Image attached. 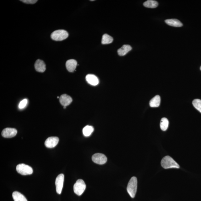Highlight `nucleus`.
<instances>
[{"instance_id": "27", "label": "nucleus", "mask_w": 201, "mask_h": 201, "mask_svg": "<svg viewBox=\"0 0 201 201\" xmlns=\"http://www.w3.org/2000/svg\"><path fill=\"white\" fill-rule=\"evenodd\" d=\"M200 70H201V67H200Z\"/></svg>"}, {"instance_id": "20", "label": "nucleus", "mask_w": 201, "mask_h": 201, "mask_svg": "<svg viewBox=\"0 0 201 201\" xmlns=\"http://www.w3.org/2000/svg\"><path fill=\"white\" fill-rule=\"evenodd\" d=\"M113 39L112 37L107 34H104L103 36L101 43L103 45L109 44L113 42Z\"/></svg>"}, {"instance_id": "21", "label": "nucleus", "mask_w": 201, "mask_h": 201, "mask_svg": "<svg viewBox=\"0 0 201 201\" xmlns=\"http://www.w3.org/2000/svg\"><path fill=\"white\" fill-rule=\"evenodd\" d=\"M169 121L166 118H162L161 119L160 122V127L161 130L166 131L168 128Z\"/></svg>"}, {"instance_id": "23", "label": "nucleus", "mask_w": 201, "mask_h": 201, "mask_svg": "<svg viewBox=\"0 0 201 201\" xmlns=\"http://www.w3.org/2000/svg\"><path fill=\"white\" fill-rule=\"evenodd\" d=\"M28 101L27 99H24L23 100L21 101L19 105V108L20 109H23L27 104Z\"/></svg>"}, {"instance_id": "9", "label": "nucleus", "mask_w": 201, "mask_h": 201, "mask_svg": "<svg viewBox=\"0 0 201 201\" xmlns=\"http://www.w3.org/2000/svg\"><path fill=\"white\" fill-rule=\"evenodd\" d=\"M59 142V139L58 137H50L45 140V145L47 148H53L58 144Z\"/></svg>"}, {"instance_id": "12", "label": "nucleus", "mask_w": 201, "mask_h": 201, "mask_svg": "<svg viewBox=\"0 0 201 201\" xmlns=\"http://www.w3.org/2000/svg\"><path fill=\"white\" fill-rule=\"evenodd\" d=\"M77 65L76 61L74 59H70L67 61L66 63V69L69 72H73L75 71Z\"/></svg>"}, {"instance_id": "10", "label": "nucleus", "mask_w": 201, "mask_h": 201, "mask_svg": "<svg viewBox=\"0 0 201 201\" xmlns=\"http://www.w3.org/2000/svg\"><path fill=\"white\" fill-rule=\"evenodd\" d=\"M59 101L61 104L63 106L66 107L70 104L72 101V99L69 95L64 94L61 95L59 98Z\"/></svg>"}, {"instance_id": "19", "label": "nucleus", "mask_w": 201, "mask_h": 201, "mask_svg": "<svg viewBox=\"0 0 201 201\" xmlns=\"http://www.w3.org/2000/svg\"><path fill=\"white\" fill-rule=\"evenodd\" d=\"M94 131V128L92 126H87L83 129V133L84 136L88 137L90 136Z\"/></svg>"}, {"instance_id": "7", "label": "nucleus", "mask_w": 201, "mask_h": 201, "mask_svg": "<svg viewBox=\"0 0 201 201\" xmlns=\"http://www.w3.org/2000/svg\"><path fill=\"white\" fill-rule=\"evenodd\" d=\"M64 180V175L60 174L57 177L56 180L55 184L56 186V190L57 194H60L62 192Z\"/></svg>"}, {"instance_id": "15", "label": "nucleus", "mask_w": 201, "mask_h": 201, "mask_svg": "<svg viewBox=\"0 0 201 201\" xmlns=\"http://www.w3.org/2000/svg\"><path fill=\"white\" fill-rule=\"evenodd\" d=\"M132 48L130 45H124L122 47L118 50L117 52L120 56H124L127 53L132 50Z\"/></svg>"}, {"instance_id": "1", "label": "nucleus", "mask_w": 201, "mask_h": 201, "mask_svg": "<svg viewBox=\"0 0 201 201\" xmlns=\"http://www.w3.org/2000/svg\"><path fill=\"white\" fill-rule=\"evenodd\" d=\"M161 166L164 169L180 168V166L172 157L167 156L163 158L161 162Z\"/></svg>"}, {"instance_id": "5", "label": "nucleus", "mask_w": 201, "mask_h": 201, "mask_svg": "<svg viewBox=\"0 0 201 201\" xmlns=\"http://www.w3.org/2000/svg\"><path fill=\"white\" fill-rule=\"evenodd\" d=\"M17 172L24 176L33 174V168L31 167L24 164H19L16 167Z\"/></svg>"}, {"instance_id": "14", "label": "nucleus", "mask_w": 201, "mask_h": 201, "mask_svg": "<svg viewBox=\"0 0 201 201\" xmlns=\"http://www.w3.org/2000/svg\"><path fill=\"white\" fill-rule=\"evenodd\" d=\"M165 22L169 25L174 27H180L182 26V24L177 19H168L165 20Z\"/></svg>"}, {"instance_id": "4", "label": "nucleus", "mask_w": 201, "mask_h": 201, "mask_svg": "<svg viewBox=\"0 0 201 201\" xmlns=\"http://www.w3.org/2000/svg\"><path fill=\"white\" fill-rule=\"evenodd\" d=\"M86 186L83 180L79 179L77 181L73 186L74 193L77 196H80L84 192Z\"/></svg>"}, {"instance_id": "11", "label": "nucleus", "mask_w": 201, "mask_h": 201, "mask_svg": "<svg viewBox=\"0 0 201 201\" xmlns=\"http://www.w3.org/2000/svg\"><path fill=\"white\" fill-rule=\"evenodd\" d=\"M34 66L36 71L39 72H44L46 69V65L44 61L40 59H38L36 61Z\"/></svg>"}, {"instance_id": "26", "label": "nucleus", "mask_w": 201, "mask_h": 201, "mask_svg": "<svg viewBox=\"0 0 201 201\" xmlns=\"http://www.w3.org/2000/svg\"><path fill=\"white\" fill-rule=\"evenodd\" d=\"M57 98H59V97H57Z\"/></svg>"}, {"instance_id": "3", "label": "nucleus", "mask_w": 201, "mask_h": 201, "mask_svg": "<svg viewBox=\"0 0 201 201\" xmlns=\"http://www.w3.org/2000/svg\"><path fill=\"white\" fill-rule=\"evenodd\" d=\"M69 34L67 31L63 29H59L52 33L51 38L56 41H63L68 37Z\"/></svg>"}, {"instance_id": "18", "label": "nucleus", "mask_w": 201, "mask_h": 201, "mask_svg": "<svg viewBox=\"0 0 201 201\" xmlns=\"http://www.w3.org/2000/svg\"><path fill=\"white\" fill-rule=\"evenodd\" d=\"M143 5L146 8H155L158 7V3L156 1L154 0H148L145 2Z\"/></svg>"}, {"instance_id": "17", "label": "nucleus", "mask_w": 201, "mask_h": 201, "mask_svg": "<svg viewBox=\"0 0 201 201\" xmlns=\"http://www.w3.org/2000/svg\"><path fill=\"white\" fill-rule=\"evenodd\" d=\"M13 197L14 201H28L23 194L18 192L13 193Z\"/></svg>"}, {"instance_id": "22", "label": "nucleus", "mask_w": 201, "mask_h": 201, "mask_svg": "<svg viewBox=\"0 0 201 201\" xmlns=\"http://www.w3.org/2000/svg\"><path fill=\"white\" fill-rule=\"evenodd\" d=\"M193 105L197 110L201 113V100L200 99H195L193 101Z\"/></svg>"}, {"instance_id": "2", "label": "nucleus", "mask_w": 201, "mask_h": 201, "mask_svg": "<svg viewBox=\"0 0 201 201\" xmlns=\"http://www.w3.org/2000/svg\"><path fill=\"white\" fill-rule=\"evenodd\" d=\"M138 181L136 177H133L130 179L127 185V190L131 198H134L136 195L137 189Z\"/></svg>"}, {"instance_id": "6", "label": "nucleus", "mask_w": 201, "mask_h": 201, "mask_svg": "<svg viewBox=\"0 0 201 201\" xmlns=\"http://www.w3.org/2000/svg\"><path fill=\"white\" fill-rule=\"evenodd\" d=\"M107 158L104 154L97 153L93 155L92 156V160L97 164L103 165L107 161Z\"/></svg>"}, {"instance_id": "24", "label": "nucleus", "mask_w": 201, "mask_h": 201, "mask_svg": "<svg viewBox=\"0 0 201 201\" xmlns=\"http://www.w3.org/2000/svg\"><path fill=\"white\" fill-rule=\"evenodd\" d=\"M20 1L24 3L27 4H33L36 3L38 1L37 0H22V1Z\"/></svg>"}, {"instance_id": "25", "label": "nucleus", "mask_w": 201, "mask_h": 201, "mask_svg": "<svg viewBox=\"0 0 201 201\" xmlns=\"http://www.w3.org/2000/svg\"><path fill=\"white\" fill-rule=\"evenodd\" d=\"M63 108H64L65 109L66 108V106H64Z\"/></svg>"}, {"instance_id": "16", "label": "nucleus", "mask_w": 201, "mask_h": 201, "mask_svg": "<svg viewBox=\"0 0 201 201\" xmlns=\"http://www.w3.org/2000/svg\"><path fill=\"white\" fill-rule=\"evenodd\" d=\"M161 103V97L159 95H157L151 99L150 103L151 107H157L160 106Z\"/></svg>"}, {"instance_id": "8", "label": "nucleus", "mask_w": 201, "mask_h": 201, "mask_svg": "<svg viewBox=\"0 0 201 201\" xmlns=\"http://www.w3.org/2000/svg\"><path fill=\"white\" fill-rule=\"evenodd\" d=\"M17 131L16 129L14 128H5L2 132V135L4 138H11L16 135Z\"/></svg>"}, {"instance_id": "13", "label": "nucleus", "mask_w": 201, "mask_h": 201, "mask_svg": "<svg viewBox=\"0 0 201 201\" xmlns=\"http://www.w3.org/2000/svg\"><path fill=\"white\" fill-rule=\"evenodd\" d=\"M86 79L87 83L93 86H96L98 84L99 80L96 76L93 74H88L86 76Z\"/></svg>"}]
</instances>
